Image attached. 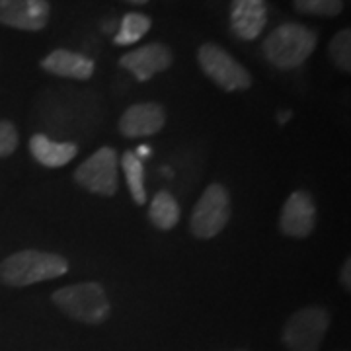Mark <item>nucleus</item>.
<instances>
[{
  "label": "nucleus",
  "mask_w": 351,
  "mask_h": 351,
  "mask_svg": "<svg viewBox=\"0 0 351 351\" xmlns=\"http://www.w3.org/2000/svg\"><path fill=\"white\" fill-rule=\"evenodd\" d=\"M66 271L69 262L53 252L22 250L0 262V281L8 287H27L66 276Z\"/></svg>",
  "instance_id": "nucleus-1"
},
{
  "label": "nucleus",
  "mask_w": 351,
  "mask_h": 351,
  "mask_svg": "<svg viewBox=\"0 0 351 351\" xmlns=\"http://www.w3.org/2000/svg\"><path fill=\"white\" fill-rule=\"evenodd\" d=\"M316 34L311 27L301 24L277 25L265 38L262 49L265 59L281 71H293L301 66L316 49Z\"/></svg>",
  "instance_id": "nucleus-2"
},
{
  "label": "nucleus",
  "mask_w": 351,
  "mask_h": 351,
  "mask_svg": "<svg viewBox=\"0 0 351 351\" xmlns=\"http://www.w3.org/2000/svg\"><path fill=\"white\" fill-rule=\"evenodd\" d=\"M51 301L69 318L78 320L82 324H90V326L106 322L112 313V304H110L106 289L94 281L57 289L51 295Z\"/></svg>",
  "instance_id": "nucleus-3"
},
{
  "label": "nucleus",
  "mask_w": 351,
  "mask_h": 351,
  "mask_svg": "<svg viewBox=\"0 0 351 351\" xmlns=\"http://www.w3.org/2000/svg\"><path fill=\"white\" fill-rule=\"evenodd\" d=\"M230 195L228 189L221 184H211L203 191L199 201L191 211L189 228L193 237L201 240H209L219 237L223 228L230 221Z\"/></svg>",
  "instance_id": "nucleus-4"
},
{
  "label": "nucleus",
  "mask_w": 351,
  "mask_h": 351,
  "mask_svg": "<svg viewBox=\"0 0 351 351\" xmlns=\"http://www.w3.org/2000/svg\"><path fill=\"white\" fill-rule=\"evenodd\" d=\"M330 328V314L322 306H306L291 314L283 328V343L289 351H318Z\"/></svg>",
  "instance_id": "nucleus-5"
},
{
  "label": "nucleus",
  "mask_w": 351,
  "mask_h": 351,
  "mask_svg": "<svg viewBox=\"0 0 351 351\" xmlns=\"http://www.w3.org/2000/svg\"><path fill=\"white\" fill-rule=\"evenodd\" d=\"M201 71L225 92H239L252 86V75L217 43H203L197 49Z\"/></svg>",
  "instance_id": "nucleus-6"
},
{
  "label": "nucleus",
  "mask_w": 351,
  "mask_h": 351,
  "mask_svg": "<svg viewBox=\"0 0 351 351\" xmlns=\"http://www.w3.org/2000/svg\"><path fill=\"white\" fill-rule=\"evenodd\" d=\"M75 180L90 193L112 197L119 189V154L112 147H101L76 168Z\"/></svg>",
  "instance_id": "nucleus-7"
},
{
  "label": "nucleus",
  "mask_w": 351,
  "mask_h": 351,
  "mask_svg": "<svg viewBox=\"0 0 351 351\" xmlns=\"http://www.w3.org/2000/svg\"><path fill=\"white\" fill-rule=\"evenodd\" d=\"M316 226V205L311 193L304 189H295L285 201L281 217H279V228L285 237L291 239H306L311 237Z\"/></svg>",
  "instance_id": "nucleus-8"
},
{
  "label": "nucleus",
  "mask_w": 351,
  "mask_h": 351,
  "mask_svg": "<svg viewBox=\"0 0 351 351\" xmlns=\"http://www.w3.org/2000/svg\"><path fill=\"white\" fill-rule=\"evenodd\" d=\"M49 0H0V24L22 29L39 32L49 24Z\"/></svg>",
  "instance_id": "nucleus-9"
},
{
  "label": "nucleus",
  "mask_w": 351,
  "mask_h": 351,
  "mask_svg": "<svg viewBox=\"0 0 351 351\" xmlns=\"http://www.w3.org/2000/svg\"><path fill=\"white\" fill-rule=\"evenodd\" d=\"M172 61H174V55L164 43H149L138 49L127 51L119 59V66L133 73L138 82H147L152 76L170 69Z\"/></svg>",
  "instance_id": "nucleus-10"
},
{
  "label": "nucleus",
  "mask_w": 351,
  "mask_h": 351,
  "mask_svg": "<svg viewBox=\"0 0 351 351\" xmlns=\"http://www.w3.org/2000/svg\"><path fill=\"white\" fill-rule=\"evenodd\" d=\"M166 123V112L160 104L145 101L127 108L119 117V133L127 138L152 137L162 131Z\"/></svg>",
  "instance_id": "nucleus-11"
},
{
  "label": "nucleus",
  "mask_w": 351,
  "mask_h": 351,
  "mask_svg": "<svg viewBox=\"0 0 351 351\" xmlns=\"http://www.w3.org/2000/svg\"><path fill=\"white\" fill-rule=\"evenodd\" d=\"M267 24L265 0H232L230 2V29L242 41L260 38Z\"/></svg>",
  "instance_id": "nucleus-12"
},
{
  "label": "nucleus",
  "mask_w": 351,
  "mask_h": 351,
  "mask_svg": "<svg viewBox=\"0 0 351 351\" xmlns=\"http://www.w3.org/2000/svg\"><path fill=\"white\" fill-rule=\"evenodd\" d=\"M39 64L49 75L73 78V80H88L96 73V64L90 57L69 49L51 51L47 57L41 59Z\"/></svg>",
  "instance_id": "nucleus-13"
},
{
  "label": "nucleus",
  "mask_w": 351,
  "mask_h": 351,
  "mask_svg": "<svg viewBox=\"0 0 351 351\" xmlns=\"http://www.w3.org/2000/svg\"><path fill=\"white\" fill-rule=\"evenodd\" d=\"M29 152L41 166L63 168L69 162H73V158L78 152V147L75 143H59L43 133H38L29 138Z\"/></svg>",
  "instance_id": "nucleus-14"
},
{
  "label": "nucleus",
  "mask_w": 351,
  "mask_h": 351,
  "mask_svg": "<svg viewBox=\"0 0 351 351\" xmlns=\"http://www.w3.org/2000/svg\"><path fill=\"white\" fill-rule=\"evenodd\" d=\"M180 205L168 191H158L151 201L149 207V219L156 228L160 230H172L180 221Z\"/></svg>",
  "instance_id": "nucleus-15"
},
{
  "label": "nucleus",
  "mask_w": 351,
  "mask_h": 351,
  "mask_svg": "<svg viewBox=\"0 0 351 351\" xmlns=\"http://www.w3.org/2000/svg\"><path fill=\"white\" fill-rule=\"evenodd\" d=\"M152 20L147 16V14H138V12H129L121 18V24H119V29L113 38V43L115 45H121V47H127V45H133L141 39L147 36V32L151 29Z\"/></svg>",
  "instance_id": "nucleus-16"
},
{
  "label": "nucleus",
  "mask_w": 351,
  "mask_h": 351,
  "mask_svg": "<svg viewBox=\"0 0 351 351\" xmlns=\"http://www.w3.org/2000/svg\"><path fill=\"white\" fill-rule=\"evenodd\" d=\"M121 168L125 172L127 186L131 191V197L137 205H145L147 203V191H145V168H143V160L138 158L133 151H127L121 158Z\"/></svg>",
  "instance_id": "nucleus-17"
},
{
  "label": "nucleus",
  "mask_w": 351,
  "mask_h": 351,
  "mask_svg": "<svg viewBox=\"0 0 351 351\" xmlns=\"http://www.w3.org/2000/svg\"><path fill=\"white\" fill-rule=\"evenodd\" d=\"M328 55L332 59V63L336 64L341 73H350L351 71V29L343 27L338 32L330 45H328Z\"/></svg>",
  "instance_id": "nucleus-18"
},
{
  "label": "nucleus",
  "mask_w": 351,
  "mask_h": 351,
  "mask_svg": "<svg viewBox=\"0 0 351 351\" xmlns=\"http://www.w3.org/2000/svg\"><path fill=\"white\" fill-rule=\"evenodd\" d=\"M293 6L301 14L336 18L343 10V0H293Z\"/></svg>",
  "instance_id": "nucleus-19"
},
{
  "label": "nucleus",
  "mask_w": 351,
  "mask_h": 351,
  "mask_svg": "<svg viewBox=\"0 0 351 351\" xmlns=\"http://www.w3.org/2000/svg\"><path fill=\"white\" fill-rule=\"evenodd\" d=\"M18 143H20V135L16 131V125L8 119H2L0 121V158L10 156L18 149Z\"/></svg>",
  "instance_id": "nucleus-20"
},
{
  "label": "nucleus",
  "mask_w": 351,
  "mask_h": 351,
  "mask_svg": "<svg viewBox=\"0 0 351 351\" xmlns=\"http://www.w3.org/2000/svg\"><path fill=\"white\" fill-rule=\"evenodd\" d=\"M339 283H341V287L346 289V293H350L351 291V260L350 258H346V262L341 265V271H339Z\"/></svg>",
  "instance_id": "nucleus-21"
},
{
  "label": "nucleus",
  "mask_w": 351,
  "mask_h": 351,
  "mask_svg": "<svg viewBox=\"0 0 351 351\" xmlns=\"http://www.w3.org/2000/svg\"><path fill=\"white\" fill-rule=\"evenodd\" d=\"M135 154L143 160V158H147V156L151 154V149H149V147H138L137 151H135Z\"/></svg>",
  "instance_id": "nucleus-22"
},
{
  "label": "nucleus",
  "mask_w": 351,
  "mask_h": 351,
  "mask_svg": "<svg viewBox=\"0 0 351 351\" xmlns=\"http://www.w3.org/2000/svg\"><path fill=\"white\" fill-rule=\"evenodd\" d=\"M291 117H293V112H283V113H279V115H277V121H279V123H281V125H283V123H285V121H289V119H291Z\"/></svg>",
  "instance_id": "nucleus-23"
},
{
  "label": "nucleus",
  "mask_w": 351,
  "mask_h": 351,
  "mask_svg": "<svg viewBox=\"0 0 351 351\" xmlns=\"http://www.w3.org/2000/svg\"><path fill=\"white\" fill-rule=\"evenodd\" d=\"M123 2H129V4H137V6H143V4H147L149 0H123Z\"/></svg>",
  "instance_id": "nucleus-24"
}]
</instances>
